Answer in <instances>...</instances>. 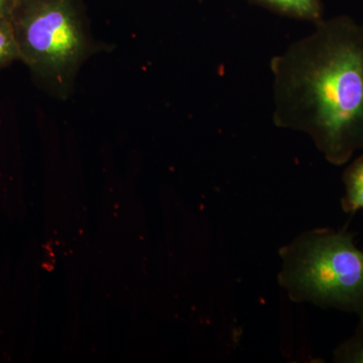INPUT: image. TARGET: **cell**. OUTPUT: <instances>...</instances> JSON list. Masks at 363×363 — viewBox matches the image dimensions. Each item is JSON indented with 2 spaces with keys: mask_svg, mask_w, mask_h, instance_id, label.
<instances>
[{
  "mask_svg": "<svg viewBox=\"0 0 363 363\" xmlns=\"http://www.w3.org/2000/svg\"><path fill=\"white\" fill-rule=\"evenodd\" d=\"M271 71L274 125L309 135L334 166L363 149V25L322 20L274 56Z\"/></svg>",
  "mask_w": 363,
  "mask_h": 363,
  "instance_id": "cell-1",
  "label": "cell"
},
{
  "mask_svg": "<svg viewBox=\"0 0 363 363\" xmlns=\"http://www.w3.org/2000/svg\"><path fill=\"white\" fill-rule=\"evenodd\" d=\"M346 227L313 229L279 250V285L294 302L363 316V250Z\"/></svg>",
  "mask_w": 363,
  "mask_h": 363,
  "instance_id": "cell-2",
  "label": "cell"
},
{
  "mask_svg": "<svg viewBox=\"0 0 363 363\" xmlns=\"http://www.w3.org/2000/svg\"><path fill=\"white\" fill-rule=\"evenodd\" d=\"M11 23L21 61L65 94L90 49L78 0H18Z\"/></svg>",
  "mask_w": 363,
  "mask_h": 363,
  "instance_id": "cell-3",
  "label": "cell"
},
{
  "mask_svg": "<svg viewBox=\"0 0 363 363\" xmlns=\"http://www.w3.org/2000/svg\"><path fill=\"white\" fill-rule=\"evenodd\" d=\"M274 13L289 18L311 21L315 25L323 20L321 0H252Z\"/></svg>",
  "mask_w": 363,
  "mask_h": 363,
  "instance_id": "cell-4",
  "label": "cell"
},
{
  "mask_svg": "<svg viewBox=\"0 0 363 363\" xmlns=\"http://www.w3.org/2000/svg\"><path fill=\"white\" fill-rule=\"evenodd\" d=\"M342 180L345 194L341 199L344 212L354 214L363 210V156L351 162L344 171Z\"/></svg>",
  "mask_w": 363,
  "mask_h": 363,
  "instance_id": "cell-5",
  "label": "cell"
},
{
  "mask_svg": "<svg viewBox=\"0 0 363 363\" xmlns=\"http://www.w3.org/2000/svg\"><path fill=\"white\" fill-rule=\"evenodd\" d=\"M21 60L11 18H0V70Z\"/></svg>",
  "mask_w": 363,
  "mask_h": 363,
  "instance_id": "cell-6",
  "label": "cell"
},
{
  "mask_svg": "<svg viewBox=\"0 0 363 363\" xmlns=\"http://www.w3.org/2000/svg\"><path fill=\"white\" fill-rule=\"evenodd\" d=\"M334 362L363 363V316L359 317L355 333L334 351Z\"/></svg>",
  "mask_w": 363,
  "mask_h": 363,
  "instance_id": "cell-7",
  "label": "cell"
},
{
  "mask_svg": "<svg viewBox=\"0 0 363 363\" xmlns=\"http://www.w3.org/2000/svg\"><path fill=\"white\" fill-rule=\"evenodd\" d=\"M18 0H0V18H11Z\"/></svg>",
  "mask_w": 363,
  "mask_h": 363,
  "instance_id": "cell-8",
  "label": "cell"
}]
</instances>
